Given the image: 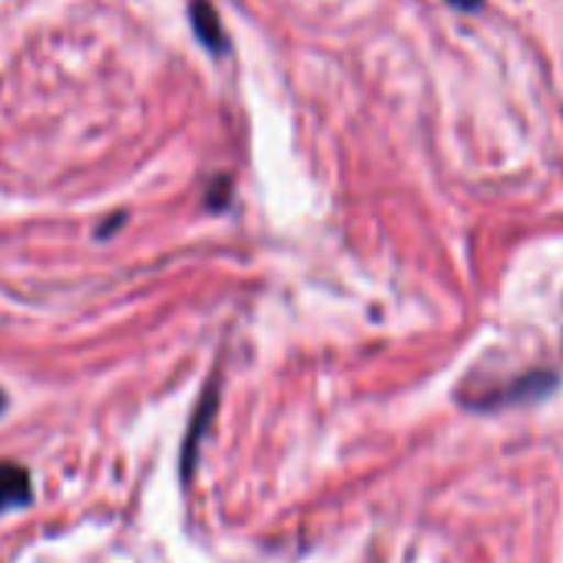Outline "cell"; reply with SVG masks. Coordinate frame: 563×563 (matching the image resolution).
<instances>
[{
  "instance_id": "cell-4",
  "label": "cell",
  "mask_w": 563,
  "mask_h": 563,
  "mask_svg": "<svg viewBox=\"0 0 563 563\" xmlns=\"http://www.w3.org/2000/svg\"><path fill=\"white\" fill-rule=\"evenodd\" d=\"M8 408V398H4V391H0V411H4Z\"/></svg>"
},
{
  "instance_id": "cell-2",
  "label": "cell",
  "mask_w": 563,
  "mask_h": 563,
  "mask_svg": "<svg viewBox=\"0 0 563 563\" xmlns=\"http://www.w3.org/2000/svg\"><path fill=\"white\" fill-rule=\"evenodd\" d=\"M189 18H192V31H196V37H199L209 51H219V54H225V51H229V37H225L222 21H219V14H216V8L209 4V0H192Z\"/></svg>"
},
{
  "instance_id": "cell-3",
  "label": "cell",
  "mask_w": 563,
  "mask_h": 563,
  "mask_svg": "<svg viewBox=\"0 0 563 563\" xmlns=\"http://www.w3.org/2000/svg\"><path fill=\"white\" fill-rule=\"evenodd\" d=\"M451 8H457V11H477L481 8V0H448Z\"/></svg>"
},
{
  "instance_id": "cell-1",
  "label": "cell",
  "mask_w": 563,
  "mask_h": 563,
  "mask_svg": "<svg viewBox=\"0 0 563 563\" xmlns=\"http://www.w3.org/2000/svg\"><path fill=\"white\" fill-rule=\"evenodd\" d=\"M34 487H31V474L24 464L18 461H0V510H14L31 504Z\"/></svg>"
}]
</instances>
